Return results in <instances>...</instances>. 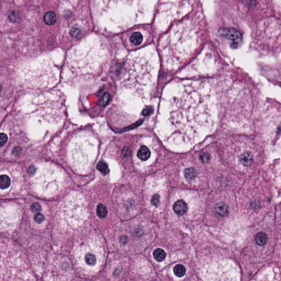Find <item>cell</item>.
Here are the masks:
<instances>
[{
    "label": "cell",
    "instance_id": "7402d4cb",
    "mask_svg": "<svg viewBox=\"0 0 281 281\" xmlns=\"http://www.w3.org/2000/svg\"><path fill=\"white\" fill-rule=\"evenodd\" d=\"M8 136L5 133H1L0 135V143L1 146H2L7 141Z\"/></svg>",
    "mask_w": 281,
    "mask_h": 281
},
{
    "label": "cell",
    "instance_id": "ba28073f",
    "mask_svg": "<svg viewBox=\"0 0 281 281\" xmlns=\"http://www.w3.org/2000/svg\"><path fill=\"white\" fill-rule=\"evenodd\" d=\"M45 23L48 25H53L55 24L57 20V16L55 13L50 11L46 13L43 18Z\"/></svg>",
    "mask_w": 281,
    "mask_h": 281
},
{
    "label": "cell",
    "instance_id": "9c48e42d",
    "mask_svg": "<svg viewBox=\"0 0 281 281\" xmlns=\"http://www.w3.org/2000/svg\"><path fill=\"white\" fill-rule=\"evenodd\" d=\"M215 211L220 216H226L228 213V206L223 203L218 204L215 206Z\"/></svg>",
    "mask_w": 281,
    "mask_h": 281
},
{
    "label": "cell",
    "instance_id": "d4e9b609",
    "mask_svg": "<svg viewBox=\"0 0 281 281\" xmlns=\"http://www.w3.org/2000/svg\"><path fill=\"white\" fill-rule=\"evenodd\" d=\"M35 169L33 166H30V168L28 169V173L30 175H33L35 173Z\"/></svg>",
    "mask_w": 281,
    "mask_h": 281
},
{
    "label": "cell",
    "instance_id": "603a6c76",
    "mask_svg": "<svg viewBox=\"0 0 281 281\" xmlns=\"http://www.w3.org/2000/svg\"><path fill=\"white\" fill-rule=\"evenodd\" d=\"M31 209L33 212H38L41 210V207L40 205L38 203H35L33 204L31 206Z\"/></svg>",
    "mask_w": 281,
    "mask_h": 281
},
{
    "label": "cell",
    "instance_id": "5b68a950",
    "mask_svg": "<svg viewBox=\"0 0 281 281\" xmlns=\"http://www.w3.org/2000/svg\"><path fill=\"white\" fill-rule=\"evenodd\" d=\"M173 209L176 213L180 215H182L186 213L187 206L184 201L178 200L174 204Z\"/></svg>",
    "mask_w": 281,
    "mask_h": 281
},
{
    "label": "cell",
    "instance_id": "ffe728a7",
    "mask_svg": "<svg viewBox=\"0 0 281 281\" xmlns=\"http://www.w3.org/2000/svg\"><path fill=\"white\" fill-rule=\"evenodd\" d=\"M160 202V197L158 194H154L151 199V203L153 206H158Z\"/></svg>",
    "mask_w": 281,
    "mask_h": 281
},
{
    "label": "cell",
    "instance_id": "9a60e30c",
    "mask_svg": "<svg viewBox=\"0 0 281 281\" xmlns=\"http://www.w3.org/2000/svg\"><path fill=\"white\" fill-rule=\"evenodd\" d=\"M173 272L176 276L181 277L186 274V269L182 265H177L173 268Z\"/></svg>",
    "mask_w": 281,
    "mask_h": 281
},
{
    "label": "cell",
    "instance_id": "30bf717a",
    "mask_svg": "<svg viewBox=\"0 0 281 281\" xmlns=\"http://www.w3.org/2000/svg\"><path fill=\"white\" fill-rule=\"evenodd\" d=\"M267 237L265 233L260 232L256 234L255 236V242L259 246H263L266 243Z\"/></svg>",
    "mask_w": 281,
    "mask_h": 281
},
{
    "label": "cell",
    "instance_id": "d6986e66",
    "mask_svg": "<svg viewBox=\"0 0 281 281\" xmlns=\"http://www.w3.org/2000/svg\"><path fill=\"white\" fill-rule=\"evenodd\" d=\"M110 100V95L108 92L104 93L102 97L100 100V105L102 107H105L108 104Z\"/></svg>",
    "mask_w": 281,
    "mask_h": 281
},
{
    "label": "cell",
    "instance_id": "8fae6325",
    "mask_svg": "<svg viewBox=\"0 0 281 281\" xmlns=\"http://www.w3.org/2000/svg\"><path fill=\"white\" fill-rule=\"evenodd\" d=\"M130 40L131 43H133L135 45H140V43L143 41V36L140 33L138 32H136L132 34L130 38Z\"/></svg>",
    "mask_w": 281,
    "mask_h": 281
},
{
    "label": "cell",
    "instance_id": "ac0fdd59",
    "mask_svg": "<svg viewBox=\"0 0 281 281\" xmlns=\"http://www.w3.org/2000/svg\"><path fill=\"white\" fill-rule=\"evenodd\" d=\"M86 263L90 266H93L96 263V258L93 254L88 253L85 257Z\"/></svg>",
    "mask_w": 281,
    "mask_h": 281
},
{
    "label": "cell",
    "instance_id": "e0dca14e",
    "mask_svg": "<svg viewBox=\"0 0 281 281\" xmlns=\"http://www.w3.org/2000/svg\"><path fill=\"white\" fill-rule=\"evenodd\" d=\"M97 168L98 170L101 172L102 173H103L104 175H106L109 173V169L108 168L107 164L105 163L103 161H100L98 165L97 166Z\"/></svg>",
    "mask_w": 281,
    "mask_h": 281
},
{
    "label": "cell",
    "instance_id": "cb8c5ba5",
    "mask_svg": "<svg viewBox=\"0 0 281 281\" xmlns=\"http://www.w3.org/2000/svg\"><path fill=\"white\" fill-rule=\"evenodd\" d=\"M200 158L203 163H208L210 160V156L207 153H203L201 155Z\"/></svg>",
    "mask_w": 281,
    "mask_h": 281
},
{
    "label": "cell",
    "instance_id": "6da1fadb",
    "mask_svg": "<svg viewBox=\"0 0 281 281\" xmlns=\"http://www.w3.org/2000/svg\"><path fill=\"white\" fill-rule=\"evenodd\" d=\"M166 125L168 140L192 144L212 124L211 95L200 83L182 84L169 101Z\"/></svg>",
    "mask_w": 281,
    "mask_h": 281
},
{
    "label": "cell",
    "instance_id": "2e32d148",
    "mask_svg": "<svg viewBox=\"0 0 281 281\" xmlns=\"http://www.w3.org/2000/svg\"><path fill=\"white\" fill-rule=\"evenodd\" d=\"M184 175L187 180H192L196 177V170L192 168L186 169L184 171Z\"/></svg>",
    "mask_w": 281,
    "mask_h": 281
},
{
    "label": "cell",
    "instance_id": "277c9868",
    "mask_svg": "<svg viewBox=\"0 0 281 281\" xmlns=\"http://www.w3.org/2000/svg\"><path fill=\"white\" fill-rule=\"evenodd\" d=\"M134 1L135 0H98L100 7L104 10H106L121 4L131 3Z\"/></svg>",
    "mask_w": 281,
    "mask_h": 281
},
{
    "label": "cell",
    "instance_id": "52a82bcc",
    "mask_svg": "<svg viewBox=\"0 0 281 281\" xmlns=\"http://www.w3.org/2000/svg\"><path fill=\"white\" fill-rule=\"evenodd\" d=\"M151 156V151L146 146H142L137 153L138 158L142 161H147Z\"/></svg>",
    "mask_w": 281,
    "mask_h": 281
},
{
    "label": "cell",
    "instance_id": "4fadbf2b",
    "mask_svg": "<svg viewBox=\"0 0 281 281\" xmlns=\"http://www.w3.org/2000/svg\"><path fill=\"white\" fill-rule=\"evenodd\" d=\"M0 187L1 189H4L7 188L10 184V178L8 176L5 175H2L0 177Z\"/></svg>",
    "mask_w": 281,
    "mask_h": 281
},
{
    "label": "cell",
    "instance_id": "8992f818",
    "mask_svg": "<svg viewBox=\"0 0 281 281\" xmlns=\"http://www.w3.org/2000/svg\"><path fill=\"white\" fill-rule=\"evenodd\" d=\"M239 160L242 165L245 166H249L250 165L253 161V157L250 153L248 152H244L242 154Z\"/></svg>",
    "mask_w": 281,
    "mask_h": 281
},
{
    "label": "cell",
    "instance_id": "44dd1931",
    "mask_svg": "<svg viewBox=\"0 0 281 281\" xmlns=\"http://www.w3.org/2000/svg\"><path fill=\"white\" fill-rule=\"evenodd\" d=\"M34 219L37 223H40L44 221L45 217L41 214L37 213L36 214H35V216H34Z\"/></svg>",
    "mask_w": 281,
    "mask_h": 281
},
{
    "label": "cell",
    "instance_id": "484cf974",
    "mask_svg": "<svg viewBox=\"0 0 281 281\" xmlns=\"http://www.w3.org/2000/svg\"><path fill=\"white\" fill-rule=\"evenodd\" d=\"M20 152H21V149L19 147H16V148H14L13 153H14V154L17 156V155H19L20 154Z\"/></svg>",
    "mask_w": 281,
    "mask_h": 281
},
{
    "label": "cell",
    "instance_id": "7c38bea8",
    "mask_svg": "<svg viewBox=\"0 0 281 281\" xmlns=\"http://www.w3.org/2000/svg\"><path fill=\"white\" fill-rule=\"evenodd\" d=\"M108 213L107 209L104 205L102 204H99L97 207V214L99 218H105Z\"/></svg>",
    "mask_w": 281,
    "mask_h": 281
},
{
    "label": "cell",
    "instance_id": "7a4b0ae2",
    "mask_svg": "<svg viewBox=\"0 0 281 281\" xmlns=\"http://www.w3.org/2000/svg\"><path fill=\"white\" fill-rule=\"evenodd\" d=\"M148 66L143 58H133L128 61L127 65V82L131 88L138 91L142 88L144 81L147 80Z\"/></svg>",
    "mask_w": 281,
    "mask_h": 281
},
{
    "label": "cell",
    "instance_id": "3957f363",
    "mask_svg": "<svg viewBox=\"0 0 281 281\" xmlns=\"http://www.w3.org/2000/svg\"><path fill=\"white\" fill-rule=\"evenodd\" d=\"M219 32L221 35L230 40L232 41L231 47L234 48L238 47L242 39L241 33L233 28H222Z\"/></svg>",
    "mask_w": 281,
    "mask_h": 281
},
{
    "label": "cell",
    "instance_id": "5bb4252c",
    "mask_svg": "<svg viewBox=\"0 0 281 281\" xmlns=\"http://www.w3.org/2000/svg\"><path fill=\"white\" fill-rule=\"evenodd\" d=\"M154 258L158 261H162L164 260L166 257L165 252L161 249L158 248L156 249L153 253Z\"/></svg>",
    "mask_w": 281,
    "mask_h": 281
}]
</instances>
